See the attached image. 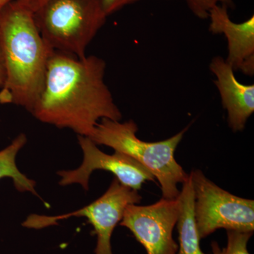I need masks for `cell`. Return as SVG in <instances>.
<instances>
[{
  "instance_id": "obj_8",
  "label": "cell",
  "mask_w": 254,
  "mask_h": 254,
  "mask_svg": "<svg viewBox=\"0 0 254 254\" xmlns=\"http://www.w3.org/2000/svg\"><path fill=\"white\" fill-rule=\"evenodd\" d=\"M78 141L83 153V162L76 170L58 172L61 177L60 186L78 184L88 190L90 177L95 170L110 172L122 185L136 190L147 181L155 182L150 172L128 155L117 151L106 154L89 137L78 136Z\"/></svg>"
},
{
  "instance_id": "obj_2",
  "label": "cell",
  "mask_w": 254,
  "mask_h": 254,
  "mask_svg": "<svg viewBox=\"0 0 254 254\" xmlns=\"http://www.w3.org/2000/svg\"><path fill=\"white\" fill-rule=\"evenodd\" d=\"M0 48L5 69L0 104L18 105L31 113L54 50L40 33L33 13L16 0L0 11Z\"/></svg>"
},
{
  "instance_id": "obj_15",
  "label": "cell",
  "mask_w": 254,
  "mask_h": 254,
  "mask_svg": "<svg viewBox=\"0 0 254 254\" xmlns=\"http://www.w3.org/2000/svg\"><path fill=\"white\" fill-rule=\"evenodd\" d=\"M140 0H100L103 10L108 16Z\"/></svg>"
},
{
  "instance_id": "obj_17",
  "label": "cell",
  "mask_w": 254,
  "mask_h": 254,
  "mask_svg": "<svg viewBox=\"0 0 254 254\" xmlns=\"http://www.w3.org/2000/svg\"><path fill=\"white\" fill-rule=\"evenodd\" d=\"M5 79V69L4 61H3L2 54L0 48V89L2 88Z\"/></svg>"
},
{
  "instance_id": "obj_1",
  "label": "cell",
  "mask_w": 254,
  "mask_h": 254,
  "mask_svg": "<svg viewBox=\"0 0 254 254\" xmlns=\"http://www.w3.org/2000/svg\"><path fill=\"white\" fill-rule=\"evenodd\" d=\"M105 70L106 63L99 57L78 59L53 52L32 115L41 123L87 137L103 119L121 121L123 114L105 83Z\"/></svg>"
},
{
  "instance_id": "obj_6",
  "label": "cell",
  "mask_w": 254,
  "mask_h": 254,
  "mask_svg": "<svg viewBox=\"0 0 254 254\" xmlns=\"http://www.w3.org/2000/svg\"><path fill=\"white\" fill-rule=\"evenodd\" d=\"M142 196L138 190L122 185L115 177L109 188L99 198L76 211L56 216L29 215L23 222V227L41 229L58 225L60 220L71 217H83L88 219L94 228L97 236L95 254H113L111 237L115 227L123 218L127 205L138 204Z\"/></svg>"
},
{
  "instance_id": "obj_4",
  "label": "cell",
  "mask_w": 254,
  "mask_h": 254,
  "mask_svg": "<svg viewBox=\"0 0 254 254\" xmlns=\"http://www.w3.org/2000/svg\"><path fill=\"white\" fill-rule=\"evenodd\" d=\"M33 16L52 49L78 59L86 56L87 48L108 17L100 0H49Z\"/></svg>"
},
{
  "instance_id": "obj_7",
  "label": "cell",
  "mask_w": 254,
  "mask_h": 254,
  "mask_svg": "<svg viewBox=\"0 0 254 254\" xmlns=\"http://www.w3.org/2000/svg\"><path fill=\"white\" fill-rule=\"evenodd\" d=\"M179 214L177 198H162L151 205H127L120 225L131 232L147 254H177L173 230Z\"/></svg>"
},
{
  "instance_id": "obj_13",
  "label": "cell",
  "mask_w": 254,
  "mask_h": 254,
  "mask_svg": "<svg viewBox=\"0 0 254 254\" xmlns=\"http://www.w3.org/2000/svg\"><path fill=\"white\" fill-rule=\"evenodd\" d=\"M254 232L227 230V243L224 248H220L218 242L211 243L213 254H250L247 249L249 241Z\"/></svg>"
},
{
  "instance_id": "obj_11",
  "label": "cell",
  "mask_w": 254,
  "mask_h": 254,
  "mask_svg": "<svg viewBox=\"0 0 254 254\" xmlns=\"http://www.w3.org/2000/svg\"><path fill=\"white\" fill-rule=\"evenodd\" d=\"M182 185V190L177 197L180 204L176 225L179 232L177 252L178 254H205L200 248V238L194 214V193L190 175Z\"/></svg>"
},
{
  "instance_id": "obj_10",
  "label": "cell",
  "mask_w": 254,
  "mask_h": 254,
  "mask_svg": "<svg viewBox=\"0 0 254 254\" xmlns=\"http://www.w3.org/2000/svg\"><path fill=\"white\" fill-rule=\"evenodd\" d=\"M210 69L227 113L229 127L234 132L243 131L254 112V85L240 83L233 68L222 57L213 58Z\"/></svg>"
},
{
  "instance_id": "obj_16",
  "label": "cell",
  "mask_w": 254,
  "mask_h": 254,
  "mask_svg": "<svg viewBox=\"0 0 254 254\" xmlns=\"http://www.w3.org/2000/svg\"><path fill=\"white\" fill-rule=\"evenodd\" d=\"M16 1L23 7L34 13L49 0H16Z\"/></svg>"
},
{
  "instance_id": "obj_3",
  "label": "cell",
  "mask_w": 254,
  "mask_h": 254,
  "mask_svg": "<svg viewBox=\"0 0 254 254\" xmlns=\"http://www.w3.org/2000/svg\"><path fill=\"white\" fill-rule=\"evenodd\" d=\"M190 126L168 139L148 142L136 136L138 128L133 120L121 121L103 119L89 136L97 145H105L128 155L144 166L158 182L162 198L176 199L180 194L178 185L189 175L175 160V153Z\"/></svg>"
},
{
  "instance_id": "obj_12",
  "label": "cell",
  "mask_w": 254,
  "mask_h": 254,
  "mask_svg": "<svg viewBox=\"0 0 254 254\" xmlns=\"http://www.w3.org/2000/svg\"><path fill=\"white\" fill-rule=\"evenodd\" d=\"M27 142L24 133L18 135L4 149L0 150V180L10 178L13 180L15 188L19 192H30L40 197L36 190L34 180L28 178L19 170L16 163V158L20 150Z\"/></svg>"
},
{
  "instance_id": "obj_5",
  "label": "cell",
  "mask_w": 254,
  "mask_h": 254,
  "mask_svg": "<svg viewBox=\"0 0 254 254\" xmlns=\"http://www.w3.org/2000/svg\"><path fill=\"white\" fill-rule=\"evenodd\" d=\"M194 193V214L200 240L219 229L254 232V201L232 194L200 170L190 174Z\"/></svg>"
},
{
  "instance_id": "obj_18",
  "label": "cell",
  "mask_w": 254,
  "mask_h": 254,
  "mask_svg": "<svg viewBox=\"0 0 254 254\" xmlns=\"http://www.w3.org/2000/svg\"><path fill=\"white\" fill-rule=\"evenodd\" d=\"M14 0H0V11H1L6 5L9 4Z\"/></svg>"
},
{
  "instance_id": "obj_9",
  "label": "cell",
  "mask_w": 254,
  "mask_h": 254,
  "mask_svg": "<svg viewBox=\"0 0 254 254\" xmlns=\"http://www.w3.org/2000/svg\"><path fill=\"white\" fill-rule=\"evenodd\" d=\"M225 5H217L209 11V31L212 34L224 35L227 41L228 55L225 61L234 71L248 76L254 74V16L244 22L232 21Z\"/></svg>"
},
{
  "instance_id": "obj_14",
  "label": "cell",
  "mask_w": 254,
  "mask_h": 254,
  "mask_svg": "<svg viewBox=\"0 0 254 254\" xmlns=\"http://www.w3.org/2000/svg\"><path fill=\"white\" fill-rule=\"evenodd\" d=\"M190 11L200 19L208 18L209 11L217 5H225L229 9H234V0H184Z\"/></svg>"
}]
</instances>
